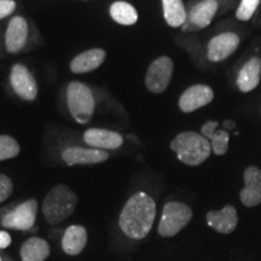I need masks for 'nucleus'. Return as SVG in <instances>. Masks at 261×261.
<instances>
[{
  "label": "nucleus",
  "instance_id": "obj_1",
  "mask_svg": "<svg viewBox=\"0 0 261 261\" xmlns=\"http://www.w3.org/2000/svg\"><path fill=\"white\" fill-rule=\"evenodd\" d=\"M155 218L156 203L151 196L137 192L122 208L119 225L127 237L138 241L148 236Z\"/></svg>",
  "mask_w": 261,
  "mask_h": 261
},
{
  "label": "nucleus",
  "instance_id": "obj_2",
  "mask_svg": "<svg viewBox=\"0 0 261 261\" xmlns=\"http://www.w3.org/2000/svg\"><path fill=\"white\" fill-rule=\"evenodd\" d=\"M171 149L177 154L179 161L188 166L202 165L212 152L210 140L194 130L178 135L171 142Z\"/></svg>",
  "mask_w": 261,
  "mask_h": 261
},
{
  "label": "nucleus",
  "instance_id": "obj_3",
  "mask_svg": "<svg viewBox=\"0 0 261 261\" xmlns=\"http://www.w3.org/2000/svg\"><path fill=\"white\" fill-rule=\"evenodd\" d=\"M77 196L67 185H57L42 202V214L50 225L61 224L74 213Z\"/></svg>",
  "mask_w": 261,
  "mask_h": 261
},
{
  "label": "nucleus",
  "instance_id": "obj_4",
  "mask_svg": "<svg viewBox=\"0 0 261 261\" xmlns=\"http://www.w3.org/2000/svg\"><path fill=\"white\" fill-rule=\"evenodd\" d=\"M67 103L71 116L76 122L85 125L92 119L94 113V97L89 86L73 81L67 89Z\"/></svg>",
  "mask_w": 261,
  "mask_h": 261
},
{
  "label": "nucleus",
  "instance_id": "obj_5",
  "mask_svg": "<svg viewBox=\"0 0 261 261\" xmlns=\"http://www.w3.org/2000/svg\"><path fill=\"white\" fill-rule=\"evenodd\" d=\"M192 219V210L182 202H168L162 211L159 223V233L162 237H173L180 232Z\"/></svg>",
  "mask_w": 261,
  "mask_h": 261
},
{
  "label": "nucleus",
  "instance_id": "obj_6",
  "mask_svg": "<svg viewBox=\"0 0 261 261\" xmlns=\"http://www.w3.org/2000/svg\"><path fill=\"white\" fill-rule=\"evenodd\" d=\"M174 64L167 56L159 57L149 65L146 71L145 85L148 90L152 93H162L168 87L173 76Z\"/></svg>",
  "mask_w": 261,
  "mask_h": 261
},
{
  "label": "nucleus",
  "instance_id": "obj_7",
  "mask_svg": "<svg viewBox=\"0 0 261 261\" xmlns=\"http://www.w3.org/2000/svg\"><path fill=\"white\" fill-rule=\"evenodd\" d=\"M38 202L34 198L23 202L15 210L4 215L2 225L5 228H12L18 231H28L33 228L37 220Z\"/></svg>",
  "mask_w": 261,
  "mask_h": 261
},
{
  "label": "nucleus",
  "instance_id": "obj_8",
  "mask_svg": "<svg viewBox=\"0 0 261 261\" xmlns=\"http://www.w3.org/2000/svg\"><path fill=\"white\" fill-rule=\"evenodd\" d=\"M12 89L24 100H34L38 96V85L31 71L23 64H15L10 75Z\"/></svg>",
  "mask_w": 261,
  "mask_h": 261
},
{
  "label": "nucleus",
  "instance_id": "obj_9",
  "mask_svg": "<svg viewBox=\"0 0 261 261\" xmlns=\"http://www.w3.org/2000/svg\"><path fill=\"white\" fill-rule=\"evenodd\" d=\"M240 45V37L236 33H221L215 35L208 44L207 58L211 62H221L230 57Z\"/></svg>",
  "mask_w": 261,
  "mask_h": 261
},
{
  "label": "nucleus",
  "instance_id": "obj_10",
  "mask_svg": "<svg viewBox=\"0 0 261 261\" xmlns=\"http://www.w3.org/2000/svg\"><path fill=\"white\" fill-rule=\"evenodd\" d=\"M214 98V92L210 86L197 84L189 87L179 98V108L182 113H192L210 104Z\"/></svg>",
  "mask_w": 261,
  "mask_h": 261
},
{
  "label": "nucleus",
  "instance_id": "obj_11",
  "mask_svg": "<svg viewBox=\"0 0 261 261\" xmlns=\"http://www.w3.org/2000/svg\"><path fill=\"white\" fill-rule=\"evenodd\" d=\"M244 188L240 192L241 202L246 207H255L261 203V169L250 166L244 171Z\"/></svg>",
  "mask_w": 261,
  "mask_h": 261
},
{
  "label": "nucleus",
  "instance_id": "obj_12",
  "mask_svg": "<svg viewBox=\"0 0 261 261\" xmlns=\"http://www.w3.org/2000/svg\"><path fill=\"white\" fill-rule=\"evenodd\" d=\"M109 155L107 151L94 148H81L71 146L62 152V159L69 166L74 165H96L108 160Z\"/></svg>",
  "mask_w": 261,
  "mask_h": 261
},
{
  "label": "nucleus",
  "instance_id": "obj_13",
  "mask_svg": "<svg viewBox=\"0 0 261 261\" xmlns=\"http://www.w3.org/2000/svg\"><path fill=\"white\" fill-rule=\"evenodd\" d=\"M207 224L217 232L228 234L236 230L238 224L237 211L233 205L226 204L220 211H211L205 215Z\"/></svg>",
  "mask_w": 261,
  "mask_h": 261
},
{
  "label": "nucleus",
  "instance_id": "obj_14",
  "mask_svg": "<svg viewBox=\"0 0 261 261\" xmlns=\"http://www.w3.org/2000/svg\"><path fill=\"white\" fill-rule=\"evenodd\" d=\"M84 140L91 148L99 150L119 149L123 143V138L120 133L102 128L87 129L84 133Z\"/></svg>",
  "mask_w": 261,
  "mask_h": 261
},
{
  "label": "nucleus",
  "instance_id": "obj_15",
  "mask_svg": "<svg viewBox=\"0 0 261 261\" xmlns=\"http://www.w3.org/2000/svg\"><path fill=\"white\" fill-rule=\"evenodd\" d=\"M28 39V24L21 16H16L10 21L5 34V45L9 52L17 54L24 47Z\"/></svg>",
  "mask_w": 261,
  "mask_h": 261
},
{
  "label": "nucleus",
  "instance_id": "obj_16",
  "mask_svg": "<svg viewBox=\"0 0 261 261\" xmlns=\"http://www.w3.org/2000/svg\"><path fill=\"white\" fill-rule=\"evenodd\" d=\"M261 80V58L253 57L241 68L237 75V86L241 92L248 93L256 89Z\"/></svg>",
  "mask_w": 261,
  "mask_h": 261
},
{
  "label": "nucleus",
  "instance_id": "obj_17",
  "mask_svg": "<svg viewBox=\"0 0 261 261\" xmlns=\"http://www.w3.org/2000/svg\"><path fill=\"white\" fill-rule=\"evenodd\" d=\"M218 9H219L218 0H202L201 3L191 8L187 21L194 24L198 31L207 28L213 21L214 16L217 15Z\"/></svg>",
  "mask_w": 261,
  "mask_h": 261
},
{
  "label": "nucleus",
  "instance_id": "obj_18",
  "mask_svg": "<svg viewBox=\"0 0 261 261\" xmlns=\"http://www.w3.org/2000/svg\"><path fill=\"white\" fill-rule=\"evenodd\" d=\"M106 56V51L102 48H92V50L85 51L71 61L70 70L75 74L90 73L103 64Z\"/></svg>",
  "mask_w": 261,
  "mask_h": 261
},
{
  "label": "nucleus",
  "instance_id": "obj_19",
  "mask_svg": "<svg viewBox=\"0 0 261 261\" xmlns=\"http://www.w3.org/2000/svg\"><path fill=\"white\" fill-rule=\"evenodd\" d=\"M219 122L218 121H207L202 126L201 135L210 140L212 151L215 155L223 156L228 150V140L230 135L227 130L219 129Z\"/></svg>",
  "mask_w": 261,
  "mask_h": 261
},
{
  "label": "nucleus",
  "instance_id": "obj_20",
  "mask_svg": "<svg viewBox=\"0 0 261 261\" xmlns=\"http://www.w3.org/2000/svg\"><path fill=\"white\" fill-rule=\"evenodd\" d=\"M87 244V231L80 225H71L62 237V249L68 255L75 256L83 252Z\"/></svg>",
  "mask_w": 261,
  "mask_h": 261
},
{
  "label": "nucleus",
  "instance_id": "obj_21",
  "mask_svg": "<svg viewBox=\"0 0 261 261\" xmlns=\"http://www.w3.org/2000/svg\"><path fill=\"white\" fill-rule=\"evenodd\" d=\"M50 252L47 241L40 237H32L22 244L19 254L22 261H45L50 256Z\"/></svg>",
  "mask_w": 261,
  "mask_h": 261
},
{
  "label": "nucleus",
  "instance_id": "obj_22",
  "mask_svg": "<svg viewBox=\"0 0 261 261\" xmlns=\"http://www.w3.org/2000/svg\"><path fill=\"white\" fill-rule=\"evenodd\" d=\"M163 16L169 27H181L187 22L188 14L182 0H162Z\"/></svg>",
  "mask_w": 261,
  "mask_h": 261
},
{
  "label": "nucleus",
  "instance_id": "obj_23",
  "mask_svg": "<svg viewBox=\"0 0 261 261\" xmlns=\"http://www.w3.org/2000/svg\"><path fill=\"white\" fill-rule=\"evenodd\" d=\"M110 16L122 25H133L138 21V12L135 6L126 2H116L110 6Z\"/></svg>",
  "mask_w": 261,
  "mask_h": 261
},
{
  "label": "nucleus",
  "instance_id": "obj_24",
  "mask_svg": "<svg viewBox=\"0 0 261 261\" xmlns=\"http://www.w3.org/2000/svg\"><path fill=\"white\" fill-rule=\"evenodd\" d=\"M19 150L17 140L10 136H0V161L16 158Z\"/></svg>",
  "mask_w": 261,
  "mask_h": 261
},
{
  "label": "nucleus",
  "instance_id": "obj_25",
  "mask_svg": "<svg viewBox=\"0 0 261 261\" xmlns=\"http://www.w3.org/2000/svg\"><path fill=\"white\" fill-rule=\"evenodd\" d=\"M261 0H241V4L238 5L236 11V17L240 21H249L255 14L257 6L260 5Z\"/></svg>",
  "mask_w": 261,
  "mask_h": 261
},
{
  "label": "nucleus",
  "instance_id": "obj_26",
  "mask_svg": "<svg viewBox=\"0 0 261 261\" xmlns=\"http://www.w3.org/2000/svg\"><path fill=\"white\" fill-rule=\"evenodd\" d=\"M12 190H14V184L11 179L4 174H0V203L8 200L12 194Z\"/></svg>",
  "mask_w": 261,
  "mask_h": 261
},
{
  "label": "nucleus",
  "instance_id": "obj_27",
  "mask_svg": "<svg viewBox=\"0 0 261 261\" xmlns=\"http://www.w3.org/2000/svg\"><path fill=\"white\" fill-rule=\"evenodd\" d=\"M16 9V3L14 0H0V19L11 15Z\"/></svg>",
  "mask_w": 261,
  "mask_h": 261
},
{
  "label": "nucleus",
  "instance_id": "obj_28",
  "mask_svg": "<svg viewBox=\"0 0 261 261\" xmlns=\"http://www.w3.org/2000/svg\"><path fill=\"white\" fill-rule=\"evenodd\" d=\"M11 244V236L6 231H0V249H5Z\"/></svg>",
  "mask_w": 261,
  "mask_h": 261
},
{
  "label": "nucleus",
  "instance_id": "obj_29",
  "mask_svg": "<svg viewBox=\"0 0 261 261\" xmlns=\"http://www.w3.org/2000/svg\"><path fill=\"white\" fill-rule=\"evenodd\" d=\"M234 128H236V122L232 121V120H226V121L223 122V129L231 130Z\"/></svg>",
  "mask_w": 261,
  "mask_h": 261
},
{
  "label": "nucleus",
  "instance_id": "obj_30",
  "mask_svg": "<svg viewBox=\"0 0 261 261\" xmlns=\"http://www.w3.org/2000/svg\"><path fill=\"white\" fill-rule=\"evenodd\" d=\"M0 261H2V257H0Z\"/></svg>",
  "mask_w": 261,
  "mask_h": 261
}]
</instances>
